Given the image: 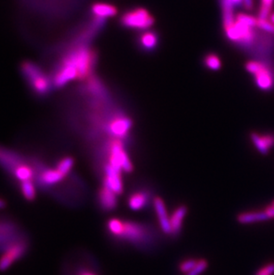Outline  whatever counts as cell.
<instances>
[{
    "instance_id": "5",
    "label": "cell",
    "mask_w": 274,
    "mask_h": 275,
    "mask_svg": "<svg viewBox=\"0 0 274 275\" xmlns=\"http://www.w3.org/2000/svg\"><path fill=\"white\" fill-rule=\"evenodd\" d=\"M27 249L28 245L24 240H17L5 249L3 255L0 257V271H6L9 268L14 262L25 254Z\"/></svg>"
},
{
    "instance_id": "32",
    "label": "cell",
    "mask_w": 274,
    "mask_h": 275,
    "mask_svg": "<svg viewBox=\"0 0 274 275\" xmlns=\"http://www.w3.org/2000/svg\"><path fill=\"white\" fill-rule=\"evenodd\" d=\"M243 7H245L246 9L250 10L253 7V0H243Z\"/></svg>"
},
{
    "instance_id": "30",
    "label": "cell",
    "mask_w": 274,
    "mask_h": 275,
    "mask_svg": "<svg viewBox=\"0 0 274 275\" xmlns=\"http://www.w3.org/2000/svg\"><path fill=\"white\" fill-rule=\"evenodd\" d=\"M264 211L266 213L269 219H274V200L270 202V204L267 205L266 207L263 208Z\"/></svg>"
},
{
    "instance_id": "20",
    "label": "cell",
    "mask_w": 274,
    "mask_h": 275,
    "mask_svg": "<svg viewBox=\"0 0 274 275\" xmlns=\"http://www.w3.org/2000/svg\"><path fill=\"white\" fill-rule=\"evenodd\" d=\"M33 174H34V171L32 170V167L28 166V165L25 164V163L20 165L13 172L14 177L17 180L20 181L21 183L25 182V181L32 180V177H33Z\"/></svg>"
},
{
    "instance_id": "15",
    "label": "cell",
    "mask_w": 274,
    "mask_h": 275,
    "mask_svg": "<svg viewBox=\"0 0 274 275\" xmlns=\"http://www.w3.org/2000/svg\"><path fill=\"white\" fill-rule=\"evenodd\" d=\"M17 228L13 223L8 221L0 222V247L7 249L16 241Z\"/></svg>"
},
{
    "instance_id": "28",
    "label": "cell",
    "mask_w": 274,
    "mask_h": 275,
    "mask_svg": "<svg viewBox=\"0 0 274 275\" xmlns=\"http://www.w3.org/2000/svg\"><path fill=\"white\" fill-rule=\"evenodd\" d=\"M257 28H259L260 30H262V31L267 32V33L274 34V24H272L269 20H261V19H258Z\"/></svg>"
},
{
    "instance_id": "27",
    "label": "cell",
    "mask_w": 274,
    "mask_h": 275,
    "mask_svg": "<svg viewBox=\"0 0 274 275\" xmlns=\"http://www.w3.org/2000/svg\"><path fill=\"white\" fill-rule=\"evenodd\" d=\"M208 267V262L205 258H199V261L191 272L186 275H200Z\"/></svg>"
},
{
    "instance_id": "10",
    "label": "cell",
    "mask_w": 274,
    "mask_h": 275,
    "mask_svg": "<svg viewBox=\"0 0 274 275\" xmlns=\"http://www.w3.org/2000/svg\"><path fill=\"white\" fill-rule=\"evenodd\" d=\"M132 120L128 117L119 116L110 121L108 130L117 139L124 138L131 129Z\"/></svg>"
},
{
    "instance_id": "4",
    "label": "cell",
    "mask_w": 274,
    "mask_h": 275,
    "mask_svg": "<svg viewBox=\"0 0 274 275\" xmlns=\"http://www.w3.org/2000/svg\"><path fill=\"white\" fill-rule=\"evenodd\" d=\"M117 171H124L126 173H131L134 167L128 153L124 150V145L119 139H115L110 143L109 147V163Z\"/></svg>"
},
{
    "instance_id": "13",
    "label": "cell",
    "mask_w": 274,
    "mask_h": 275,
    "mask_svg": "<svg viewBox=\"0 0 274 275\" xmlns=\"http://www.w3.org/2000/svg\"><path fill=\"white\" fill-rule=\"evenodd\" d=\"M250 139L256 150L262 154L267 155L270 149L274 147V134H260L253 132L250 134Z\"/></svg>"
},
{
    "instance_id": "23",
    "label": "cell",
    "mask_w": 274,
    "mask_h": 275,
    "mask_svg": "<svg viewBox=\"0 0 274 275\" xmlns=\"http://www.w3.org/2000/svg\"><path fill=\"white\" fill-rule=\"evenodd\" d=\"M74 166V159L71 157H64L60 159V161L57 164L56 169L58 171H60V173L64 176H67L68 174L71 172L72 168Z\"/></svg>"
},
{
    "instance_id": "8",
    "label": "cell",
    "mask_w": 274,
    "mask_h": 275,
    "mask_svg": "<svg viewBox=\"0 0 274 275\" xmlns=\"http://www.w3.org/2000/svg\"><path fill=\"white\" fill-rule=\"evenodd\" d=\"M117 195L110 188L103 186L100 188L97 198H98V204L104 212H110L115 210L117 207Z\"/></svg>"
},
{
    "instance_id": "35",
    "label": "cell",
    "mask_w": 274,
    "mask_h": 275,
    "mask_svg": "<svg viewBox=\"0 0 274 275\" xmlns=\"http://www.w3.org/2000/svg\"><path fill=\"white\" fill-rule=\"evenodd\" d=\"M5 207H6V202L2 199H0V209H2Z\"/></svg>"
},
{
    "instance_id": "33",
    "label": "cell",
    "mask_w": 274,
    "mask_h": 275,
    "mask_svg": "<svg viewBox=\"0 0 274 275\" xmlns=\"http://www.w3.org/2000/svg\"><path fill=\"white\" fill-rule=\"evenodd\" d=\"M232 3L234 5V7H240L243 6V0H231Z\"/></svg>"
},
{
    "instance_id": "6",
    "label": "cell",
    "mask_w": 274,
    "mask_h": 275,
    "mask_svg": "<svg viewBox=\"0 0 274 275\" xmlns=\"http://www.w3.org/2000/svg\"><path fill=\"white\" fill-rule=\"evenodd\" d=\"M121 173L122 172L115 170L113 167L110 166V164H106L104 166L103 184L108 188H110V190H113L117 195H120L124 191V185H123Z\"/></svg>"
},
{
    "instance_id": "34",
    "label": "cell",
    "mask_w": 274,
    "mask_h": 275,
    "mask_svg": "<svg viewBox=\"0 0 274 275\" xmlns=\"http://www.w3.org/2000/svg\"><path fill=\"white\" fill-rule=\"evenodd\" d=\"M269 21L272 23V24H274V12L273 13H270V16H269Z\"/></svg>"
},
{
    "instance_id": "17",
    "label": "cell",
    "mask_w": 274,
    "mask_h": 275,
    "mask_svg": "<svg viewBox=\"0 0 274 275\" xmlns=\"http://www.w3.org/2000/svg\"><path fill=\"white\" fill-rule=\"evenodd\" d=\"M65 176L58 171L56 169H46L39 174V182L44 185H53L60 183L64 179Z\"/></svg>"
},
{
    "instance_id": "9",
    "label": "cell",
    "mask_w": 274,
    "mask_h": 275,
    "mask_svg": "<svg viewBox=\"0 0 274 275\" xmlns=\"http://www.w3.org/2000/svg\"><path fill=\"white\" fill-rule=\"evenodd\" d=\"M153 198L149 190H137L129 194L128 198V206L133 211H139L149 204V201Z\"/></svg>"
},
{
    "instance_id": "7",
    "label": "cell",
    "mask_w": 274,
    "mask_h": 275,
    "mask_svg": "<svg viewBox=\"0 0 274 275\" xmlns=\"http://www.w3.org/2000/svg\"><path fill=\"white\" fill-rule=\"evenodd\" d=\"M153 203L160 229L165 234L171 236L170 215L167 214V208L163 199L160 196H154Z\"/></svg>"
},
{
    "instance_id": "11",
    "label": "cell",
    "mask_w": 274,
    "mask_h": 275,
    "mask_svg": "<svg viewBox=\"0 0 274 275\" xmlns=\"http://www.w3.org/2000/svg\"><path fill=\"white\" fill-rule=\"evenodd\" d=\"M23 163L24 162L21 156L18 155L16 152L0 147V165L3 167L5 170H8L13 174L14 170Z\"/></svg>"
},
{
    "instance_id": "25",
    "label": "cell",
    "mask_w": 274,
    "mask_h": 275,
    "mask_svg": "<svg viewBox=\"0 0 274 275\" xmlns=\"http://www.w3.org/2000/svg\"><path fill=\"white\" fill-rule=\"evenodd\" d=\"M273 2L274 0H261L258 19L268 20V18L270 16V11L273 6Z\"/></svg>"
},
{
    "instance_id": "22",
    "label": "cell",
    "mask_w": 274,
    "mask_h": 275,
    "mask_svg": "<svg viewBox=\"0 0 274 275\" xmlns=\"http://www.w3.org/2000/svg\"><path fill=\"white\" fill-rule=\"evenodd\" d=\"M204 64L211 71H219L222 67V62L216 53H210L204 58Z\"/></svg>"
},
{
    "instance_id": "31",
    "label": "cell",
    "mask_w": 274,
    "mask_h": 275,
    "mask_svg": "<svg viewBox=\"0 0 274 275\" xmlns=\"http://www.w3.org/2000/svg\"><path fill=\"white\" fill-rule=\"evenodd\" d=\"M77 275H98L96 272L91 271V270H80L78 271Z\"/></svg>"
},
{
    "instance_id": "1",
    "label": "cell",
    "mask_w": 274,
    "mask_h": 275,
    "mask_svg": "<svg viewBox=\"0 0 274 275\" xmlns=\"http://www.w3.org/2000/svg\"><path fill=\"white\" fill-rule=\"evenodd\" d=\"M108 233L116 240L144 248L153 240V228L143 223L113 217L106 224Z\"/></svg>"
},
{
    "instance_id": "3",
    "label": "cell",
    "mask_w": 274,
    "mask_h": 275,
    "mask_svg": "<svg viewBox=\"0 0 274 275\" xmlns=\"http://www.w3.org/2000/svg\"><path fill=\"white\" fill-rule=\"evenodd\" d=\"M120 22L126 28L147 30L154 24V18L146 9L139 7L125 13Z\"/></svg>"
},
{
    "instance_id": "18",
    "label": "cell",
    "mask_w": 274,
    "mask_h": 275,
    "mask_svg": "<svg viewBox=\"0 0 274 275\" xmlns=\"http://www.w3.org/2000/svg\"><path fill=\"white\" fill-rule=\"evenodd\" d=\"M139 46L145 51H153L156 49L159 45V36L156 32H145L139 37Z\"/></svg>"
},
{
    "instance_id": "26",
    "label": "cell",
    "mask_w": 274,
    "mask_h": 275,
    "mask_svg": "<svg viewBox=\"0 0 274 275\" xmlns=\"http://www.w3.org/2000/svg\"><path fill=\"white\" fill-rule=\"evenodd\" d=\"M235 21L240 22L242 24L246 25L250 28H257V21L258 19L255 18L252 15H249L246 14H238L235 17Z\"/></svg>"
},
{
    "instance_id": "21",
    "label": "cell",
    "mask_w": 274,
    "mask_h": 275,
    "mask_svg": "<svg viewBox=\"0 0 274 275\" xmlns=\"http://www.w3.org/2000/svg\"><path fill=\"white\" fill-rule=\"evenodd\" d=\"M21 193L27 201H34L37 196V191H36L35 185L33 182L29 180L21 183Z\"/></svg>"
},
{
    "instance_id": "16",
    "label": "cell",
    "mask_w": 274,
    "mask_h": 275,
    "mask_svg": "<svg viewBox=\"0 0 274 275\" xmlns=\"http://www.w3.org/2000/svg\"><path fill=\"white\" fill-rule=\"evenodd\" d=\"M254 76L256 84L260 89L266 91L272 89L274 85L273 72L266 64H264L263 69L259 72H257Z\"/></svg>"
},
{
    "instance_id": "24",
    "label": "cell",
    "mask_w": 274,
    "mask_h": 275,
    "mask_svg": "<svg viewBox=\"0 0 274 275\" xmlns=\"http://www.w3.org/2000/svg\"><path fill=\"white\" fill-rule=\"evenodd\" d=\"M198 261H199V259H197V258H185V259L181 260V261L179 263V265H178V270H179V272L182 273V274L186 275L188 272H191L192 269L194 268V266L197 265Z\"/></svg>"
},
{
    "instance_id": "19",
    "label": "cell",
    "mask_w": 274,
    "mask_h": 275,
    "mask_svg": "<svg viewBox=\"0 0 274 275\" xmlns=\"http://www.w3.org/2000/svg\"><path fill=\"white\" fill-rule=\"evenodd\" d=\"M92 13L96 17L106 19L108 17H112L117 14V8L106 3H96L92 6Z\"/></svg>"
},
{
    "instance_id": "29",
    "label": "cell",
    "mask_w": 274,
    "mask_h": 275,
    "mask_svg": "<svg viewBox=\"0 0 274 275\" xmlns=\"http://www.w3.org/2000/svg\"><path fill=\"white\" fill-rule=\"evenodd\" d=\"M255 275H274V262L267 263L256 271Z\"/></svg>"
},
{
    "instance_id": "14",
    "label": "cell",
    "mask_w": 274,
    "mask_h": 275,
    "mask_svg": "<svg viewBox=\"0 0 274 275\" xmlns=\"http://www.w3.org/2000/svg\"><path fill=\"white\" fill-rule=\"evenodd\" d=\"M236 220L240 225H251V224H256V223L265 222L269 221L270 219L268 217L264 209H255V210H249V211L241 212L238 213L236 217Z\"/></svg>"
},
{
    "instance_id": "2",
    "label": "cell",
    "mask_w": 274,
    "mask_h": 275,
    "mask_svg": "<svg viewBox=\"0 0 274 275\" xmlns=\"http://www.w3.org/2000/svg\"><path fill=\"white\" fill-rule=\"evenodd\" d=\"M21 71L31 90L37 96L46 97L53 91V79L38 64L26 61L21 64Z\"/></svg>"
},
{
    "instance_id": "12",
    "label": "cell",
    "mask_w": 274,
    "mask_h": 275,
    "mask_svg": "<svg viewBox=\"0 0 274 275\" xmlns=\"http://www.w3.org/2000/svg\"><path fill=\"white\" fill-rule=\"evenodd\" d=\"M188 213V208L186 205H179L174 208L170 215L171 236L175 237L181 233L182 224L185 216Z\"/></svg>"
}]
</instances>
